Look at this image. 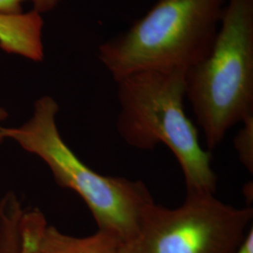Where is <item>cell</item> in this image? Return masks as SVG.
Instances as JSON below:
<instances>
[{
	"label": "cell",
	"instance_id": "1",
	"mask_svg": "<svg viewBox=\"0 0 253 253\" xmlns=\"http://www.w3.org/2000/svg\"><path fill=\"white\" fill-rule=\"evenodd\" d=\"M59 106L51 96L37 100L33 115L23 126H0V136L11 139L42 159L55 182L77 193L90 210L98 230L125 244L139 232L146 208L154 202L142 181L103 175L82 162L59 133Z\"/></svg>",
	"mask_w": 253,
	"mask_h": 253
},
{
	"label": "cell",
	"instance_id": "2",
	"mask_svg": "<svg viewBox=\"0 0 253 253\" xmlns=\"http://www.w3.org/2000/svg\"><path fill=\"white\" fill-rule=\"evenodd\" d=\"M117 129L139 150L169 148L183 172L187 191H216L212 155L187 116L185 72H141L117 81Z\"/></svg>",
	"mask_w": 253,
	"mask_h": 253
},
{
	"label": "cell",
	"instance_id": "3",
	"mask_svg": "<svg viewBox=\"0 0 253 253\" xmlns=\"http://www.w3.org/2000/svg\"><path fill=\"white\" fill-rule=\"evenodd\" d=\"M228 0H158L142 18L98 47L117 81L141 72H187L211 51Z\"/></svg>",
	"mask_w": 253,
	"mask_h": 253
},
{
	"label": "cell",
	"instance_id": "4",
	"mask_svg": "<svg viewBox=\"0 0 253 253\" xmlns=\"http://www.w3.org/2000/svg\"><path fill=\"white\" fill-rule=\"evenodd\" d=\"M186 99L208 151L253 115V0H228L208 56L185 73Z\"/></svg>",
	"mask_w": 253,
	"mask_h": 253
},
{
	"label": "cell",
	"instance_id": "5",
	"mask_svg": "<svg viewBox=\"0 0 253 253\" xmlns=\"http://www.w3.org/2000/svg\"><path fill=\"white\" fill-rule=\"evenodd\" d=\"M253 217L252 207L235 208L214 192L187 191L178 208L150 204L121 253H235Z\"/></svg>",
	"mask_w": 253,
	"mask_h": 253
},
{
	"label": "cell",
	"instance_id": "6",
	"mask_svg": "<svg viewBox=\"0 0 253 253\" xmlns=\"http://www.w3.org/2000/svg\"><path fill=\"white\" fill-rule=\"evenodd\" d=\"M22 253H121L122 243L114 235L98 230L77 237L48 225L39 210L23 212L21 217Z\"/></svg>",
	"mask_w": 253,
	"mask_h": 253
},
{
	"label": "cell",
	"instance_id": "7",
	"mask_svg": "<svg viewBox=\"0 0 253 253\" xmlns=\"http://www.w3.org/2000/svg\"><path fill=\"white\" fill-rule=\"evenodd\" d=\"M43 25L42 13L35 9L16 14L0 13V49L34 62L42 61Z\"/></svg>",
	"mask_w": 253,
	"mask_h": 253
},
{
	"label": "cell",
	"instance_id": "8",
	"mask_svg": "<svg viewBox=\"0 0 253 253\" xmlns=\"http://www.w3.org/2000/svg\"><path fill=\"white\" fill-rule=\"evenodd\" d=\"M242 127L238 130L234 140L238 159L245 168L253 172V115L241 122Z\"/></svg>",
	"mask_w": 253,
	"mask_h": 253
},
{
	"label": "cell",
	"instance_id": "9",
	"mask_svg": "<svg viewBox=\"0 0 253 253\" xmlns=\"http://www.w3.org/2000/svg\"><path fill=\"white\" fill-rule=\"evenodd\" d=\"M25 2H31L33 9L40 13L50 11L60 4L59 0H0V13L16 14L23 12L22 4Z\"/></svg>",
	"mask_w": 253,
	"mask_h": 253
},
{
	"label": "cell",
	"instance_id": "10",
	"mask_svg": "<svg viewBox=\"0 0 253 253\" xmlns=\"http://www.w3.org/2000/svg\"><path fill=\"white\" fill-rule=\"evenodd\" d=\"M235 253H253V228L251 227Z\"/></svg>",
	"mask_w": 253,
	"mask_h": 253
},
{
	"label": "cell",
	"instance_id": "11",
	"mask_svg": "<svg viewBox=\"0 0 253 253\" xmlns=\"http://www.w3.org/2000/svg\"><path fill=\"white\" fill-rule=\"evenodd\" d=\"M7 117H8V113L6 112V110H4V109L0 107V120H3V119H5ZM3 140L4 139L0 136V143L3 142Z\"/></svg>",
	"mask_w": 253,
	"mask_h": 253
},
{
	"label": "cell",
	"instance_id": "12",
	"mask_svg": "<svg viewBox=\"0 0 253 253\" xmlns=\"http://www.w3.org/2000/svg\"><path fill=\"white\" fill-rule=\"evenodd\" d=\"M63 1H65V0H59V2L61 3V2H63Z\"/></svg>",
	"mask_w": 253,
	"mask_h": 253
}]
</instances>
